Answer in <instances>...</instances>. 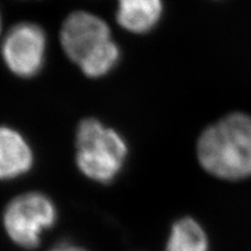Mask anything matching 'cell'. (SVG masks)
I'll return each instance as SVG.
<instances>
[{"instance_id": "1", "label": "cell", "mask_w": 251, "mask_h": 251, "mask_svg": "<svg viewBox=\"0 0 251 251\" xmlns=\"http://www.w3.org/2000/svg\"><path fill=\"white\" fill-rule=\"evenodd\" d=\"M197 157L209 175L224 180L251 177V117L231 113L206 128L197 142Z\"/></svg>"}, {"instance_id": "2", "label": "cell", "mask_w": 251, "mask_h": 251, "mask_svg": "<svg viewBox=\"0 0 251 251\" xmlns=\"http://www.w3.org/2000/svg\"><path fill=\"white\" fill-rule=\"evenodd\" d=\"M76 164L89 179L99 184L112 183L128 158L124 136L98 119L80 121L76 130Z\"/></svg>"}, {"instance_id": "3", "label": "cell", "mask_w": 251, "mask_h": 251, "mask_svg": "<svg viewBox=\"0 0 251 251\" xmlns=\"http://www.w3.org/2000/svg\"><path fill=\"white\" fill-rule=\"evenodd\" d=\"M57 221L54 201L45 193L27 192L15 197L4 211L2 224L6 234L24 249H35L41 238Z\"/></svg>"}, {"instance_id": "4", "label": "cell", "mask_w": 251, "mask_h": 251, "mask_svg": "<svg viewBox=\"0 0 251 251\" xmlns=\"http://www.w3.org/2000/svg\"><path fill=\"white\" fill-rule=\"evenodd\" d=\"M47 35L34 23L17 24L6 34L1 45L5 65L15 76L31 78L42 70L46 62Z\"/></svg>"}, {"instance_id": "5", "label": "cell", "mask_w": 251, "mask_h": 251, "mask_svg": "<svg viewBox=\"0 0 251 251\" xmlns=\"http://www.w3.org/2000/svg\"><path fill=\"white\" fill-rule=\"evenodd\" d=\"M59 40L68 58L79 65L113 39L102 18L87 11H75L63 21Z\"/></svg>"}, {"instance_id": "6", "label": "cell", "mask_w": 251, "mask_h": 251, "mask_svg": "<svg viewBox=\"0 0 251 251\" xmlns=\"http://www.w3.org/2000/svg\"><path fill=\"white\" fill-rule=\"evenodd\" d=\"M33 165V149L24 135L8 126H0V180L21 177Z\"/></svg>"}, {"instance_id": "7", "label": "cell", "mask_w": 251, "mask_h": 251, "mask_svg": "<svg viewBox=\"0 0 251 251\" xmlns=\"http://www.w3.org/2000/svg\"><path fill=\"white\" fill-rule=\"evenodd\" d=\"M163 0H117V23L133 34L152 30L162 19Z\"/></svg>"}, {"instance_id": "8", "label": "cell", "mask_w": 251, "mask_h": 251, "mask_svg": "<svg viewBox=\"0 0 251 251\" xmlns=\"http://www.w3.org/2000/svg\"><path fill=\"white\" fill-rule=\"evenodd\" d=\"M165 251H208V237L192 218H181L172 226Z\"/></svg>"}, {"instance_id": "9", "label": "cell", "mask_w": 251, "mask_h": 251, "mask_svg": "<svg viewBox=\"0 0 251 251\" xmlns=\"http://www.w3.org/2000/svg\"><path fill=\"white\" fill-rule=\"evenodd\" d=\"M120 48L114 40L102 46L93 55L81 62L78 67L84 75L90 78H101L108 75L120 61Z\"/></svg>"}, {"instance_id": "10", "label": "cell", "mask_w": 251, "mask_h": 251, "mask_svg": "<svg viewBox=\"0 0 251 251\" xmlns=\"http://www.w3.org/2000/svg\"><path fill=\"white\" fill-rule=\"evenodd\" d=\"M50 251H86V250L83 249V248L74 246V244H70V243H62V244H58V246L54 247Z\"/></svg>"}, {"instance_id": "11", "label": "cell", "mask_w": 251, "mask_h": 251, "mask_svg": "<svg viewBox=\"0 0 251 251\" xmlns=\"http://www.w3.org/2000/svg\"><path fill=\"white\" fill-rule=\"evenodd\" d=\"M0 33H1V14H0Z\"/></svg>"}]
</instances>
